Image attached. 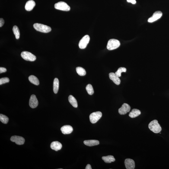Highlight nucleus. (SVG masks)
Instances as JSON below:
<instances>
[{"label":"nucleus","instance_id":"obj_23","mask_svg":"<svg viewBox=\"0 0 169 169\" xmlns=\"http://www.w3.org/2000/svg\"><path fill=\"white\" fill-rule=\"evenodd\" d=\"M77 73L80 76H84L86 75V72L83 68L81 67H78L76 69Z\"/></svg>","mask_w":169,"mask_h":169},{"label":"nucleus","instance_id":"obj_20","mask_svg":"<svg viewBox=\"0 0 169 169\" xmlns=\"http://www.w3.org/2000/svg\"><path fill=\"white\" fill-rule=\"evenodd\" d=\"M104 162L107 163H111L115 161V159L112 155H108L106 156H103L102 158Z\"/></svg>","mask_w":169,"mask_h":169},{"label":"nucleus","instance_id":"obj_17","mask_svg":"<svg viewBox=\"0 0 169 169\" xmlns=\"http://www.w3.org/2000/svg\"><path fill=\"white\" fill-rule=\"evenodd\" d=\"M84 145L88 146H93L98 145L99 144V142L95 140H85L84 141Z\"/></svg>","mask_w":169,"mask_h":169},{"label":"nucleus","instance_id":"obj_32","mask_svg":"<svg viewBox=\"0 0 169 169\" xmlns=\"http://www.w3.org/2000/svg\"><path fill=\"white\" fill-rule=\"evenodd\" d=\"M86 169H91L92 168L91 166V165H90L89 164H87L86 167Z\"/></svg>","mask_w":169,"mask_h":169},{"label":"nucleus","instance_id":"obj_26","mask_svg":"<svg viewBox=\"0 0 169 169\" xmlns=\"http://www.w3.org/2000/svg\"><path fill=\"white\" fill-rule=\"evenodd\" d=\"M9 119L5 115L1 114H0V121L4 124H7L8 123Z\"/></svg>","mask_w":169,"mask_h":169},{"label":"nucleus","instance_id":"obj_6","mask_svg":"<svg viewBox=\"0 0 169 169\" xmlns=\"http://www.w3.org/2000/svg\"><path fill=\"white\" fill-rule=\"evenodd\" d=\"M102 116V113L100 112H94L89 116L90 120L92 123H95L99 120Z\"/></svg>","mask_w":169,"mask_h":169},{"label":"nucleus","instance_id":"obj_18","mask_svg":"<svg viewBox=\"0 0 169 169\" xmlns=\"http://www.w3.org/2000/svg\"><path fill=\"white\" fill-rule=\"evenodd\" d=\"M141 112L138 109H134L130 113L129 115V117L134 118L137 117L141 114Z\"/></svg>","mask_w":169,"mask_h":169},{"label":"nucleus","instance_id":"obj_27","mask_svg":"<svg viewBox=\"0 0 169 169\" xmlns=\"http://www.w3.org/2000/svg\"><path fill=\"white\" fill-rule=\"evenodd\" d=\"M126 68L123 67H121L118 69L115 74L119 77H120L121 75V73L122 72H126Z\"/></svg>","mask_w":169,"mask_h":169},{"label":"nucleus","instance_id":"obj_15","mask_svg":"<svg viewBox=\"0 0 169 169\" xmlns=\"http://www.w3.org/2000/svg\"><path fill=\"white\" fill-rule=\"evenodd\" d=\"M36 5V3L33 0H30L26 3L25 8L27 11H31Z\"/></svg>","mask_w":169,"mask_h":169},{"label":"nucleus","instance_id":"obj_9","mask_svg":"<svg viewBox=\"0 0 169 169\" xmlns=\"http://www.w3.org/2000/svg\"><path fill=\"white\" fill-rule=\"evenodd\" d=\"M11 140L12 142H15L16 144L18 145H23L25 142L24 138L22 137L17 136L11 137Z\"/></svg>","mask_w":169,"mask_h":169},{"label":"nucleus","instance_id":"obj_25","mask_svg":"<svg viewBox=\"0 0 169 169\" xmlns=\"http://www.w3.org/2000/svg\"><path fill=\"white\" fill-rule=\"evenodd\" d=\"M86 90L88 94L90 95H92L94 94V88H93L91 84H87L86 87Z\"/></svg>","mask_w":169,"mask_h":169},{"label":"nucleus","instance_id":"obj_10","mask_svg":"<svg viewBox=\"0 0 169 169\" xmlns=\"http://www.w3.org/2000/svg\"><path fill=\"white\" fill-rule=\"evenodd\" d=\"M38 105V101L35 95H32L29 100V105L31 108H34L37 107Z\"/></svg>","mask_w":169,"mask_h":169},{"label":"nucleus","instance_id":"obj_13","mask_svg":"<svg viewBox=\"0 0 169 169\" xmlns=\"http://www.w3.org/2000/svg\"><path fill=\"white\" fill-rule=\"evenodd\" d=\"M61 130L62 133L64 134H70L73 131L72 127L68 125H65L62 126Z\"/></svg>","mask_w":169,"mask_h":169},{"label":"nucleus","instance_id":"obj_11","mask_svg":"<svg viewBox=\"0 0 169 169\" xmlns=\"http://www.w3.org/2000/svg\"><path fill=\"white\" fill-rule=\"evenodd\" d=\"M162 13L160 11H157L154 12L152 16L148 19V21L149 22L152 23L156 21L161 17Z\"/></svg>","mask_w":169,"mask_h":169},{"label":"nucleus","instance_id":"obj_28","mask_svg":"<svg viewBox=\"0 0 169 169\" xmlns=\"http://www.w3.org/2000/svg\"><path fill=\"white\" fill-rule=\"evenodd\" d=\"M9 79L8 78H1L0 79V85L9 82Z\"/></svg>","mask_w":169,"mask_h":169},{"label":"nucleus","instance_id":"obj_4","mask_svg":"<svg viewBox=\"0 0 169 169\" xmlns=\"http://www.w3.org/2000/svg\"><path fill=\"white\" fill-rule=\"evenodd\" d=\"M55 8L56 9L66 11H70L71 9L70 7L66 3L62 1H61L55 4Z\"/></svg>","mask_w":169,"mask_h":169},{"label":"nucleus","instance_id":"obj_1","mask_svg":"<svg viewBox=\"0 0 169 169\" xmlns=\"http://www.w3.org/2000/svg\"><path fill=\"white\" fill-rule=\"evenodd\" d=\"M148 128L150 130L155 133H159L162 130L161 126L156 120H154L150 122L148 125Z\"/></svg>","mask_w":169,"mask_h":169},{"label":"nucleus","instance_id":"obj_2","mask_svg":"<svg viewBox=\"0 0 169 169\" xmlns=\"http://www.w3.org/2000/svg\"><path fill=\"white\" fill-rule=\"evenodd\" d=\"M33 27L37 31L43 33H48L52 30L51 28L49 26L39 23H35L33 24Z\"/></svg>","mask_w":169,"mask_h":169},{"label":"nucleus","instance_id":"obj_31","mask_svg":"<svg viewBox=\"0 0 169 169\" xmlns=\"http://www.w3.org/2000/svg\"><path fill=\"white\" fill-rule=\"evenodd\" d=\"M127 2L131 3L132 4H135L136 3V0H127Z\"/></svg>","mask_w":169,"mask_h":169},{"label":"nucleus","instance_id":"obj_16","mask_svg":"<svg viewBox=\"0 0 169 169\" xmlns=\"http://www.w3.org/2000/svg\"><path fill=\"white\" fill-rule=\"evenodd\" d=\"M50 147L52 149L56 151H58L61 149L62 145L60 142L58 141H54L52 143Z\"/></svg>","mask_w":169,"mask_h":169},{"label":"nucleus","instance_id":"obj_24","mask_svg":"<svg viewBox=\"0 0 169 169\" xmlns=\"http://www.w3.org/2000/svg\"><path fill=\"white\" fill-rule=\"evenodd\" d=\"M13 32L15 35L16 38L19 39L20 37V32L18 27L17 26H14L13 28Z\"/></svg>","mask_w":169,"mask_h":169},{"label":"nucleus","instance_id":"obj_21","mask_svg":"<svg viewBox=\"0 0 169 169\" xmlns=\"http://www.w3.org/2000/svg\"><path fill=\"white\" fill-rule=\"evenodd\" d=\"M29 81L30 82L35 85H38L40 84L39 81L37 77L33 75H30L29 77Z\"/></svg>","mask_w":169,"mask_h":169},{"label":"nucleus","instance_id":"obj_5","mask_svg":"<svg viewBox=\"0 0 169 169\" xmlns=\"http://www.w3.org/2000/svg\"><path fill=\"white\" fill-rule=\"evenodd\" d=\"M21 56L24 60L30 62H33L35 61L36 59L35 56L28 52H23L21 54Z\"/></svg>","mask_w":169,"mask_h":169},{"label":"nucleus","instance_id":"obj_14","mask_svg":"<svg viewBox=\"0 0 169 169\" xmlns=\"http://www.w3.org/2000/svg\"><path fill=\"white\" fill-rule=\"evenodd\" d=\"M109 77L110 79L116 85H119L120 84L121 80L120 78L114 73L111 72L109 73Z\"/></svg>","mask_w":169,"mask_h":169},{"label":"nucleus","instance_id":"obj_12","mask_svg":"<svg viewBox=\"0 0 169 169\" xmlns=\"http://www.w3.org/2000/svg\"><path fill=\"white\" fill-rule=\"evenodd\" d=\"M124 164L127 169H134L135 168L134 161L131 159H126L125 160Z\"/></svg>","mask_w":169,"mask_h":169},{"label":"nucleus","instance_id":"obj_29","mask_svg":"<svg viewBox=\"0 0 169 169\" xmlns=\"http://www.w3.org/2000/svg\"><path fill=\"white\" fill-rule=\"evenodd\" d=\"M7 71V69L5 68L1 67H0V73H2L5 72Z\"/></svg>","mask_w":169,"mask_h":169},{"label":"nucleus","instance_id":"obj_8","mask_svg":"<svg viewBox=\"0 0 169 169\" xmlns=\"http://www.w3.org/2000/svg\"><path fill=\"white\" fill-rule=\"evenodd\" d=\"M130 106L127 103H124L122 105V107L119 109V112L120 115H125L130 111Z\"/></svg>","mask_w":169,"mask_h":169},{"label":"nucleus","instance_id":"obj_3","mask_svg":"<svg viewBox=\"0 0 169 169\" xmlns=\"http://www.w3.org/2000/svg\"><path fill=\"white\" fill-rule=\"evenodd\" d=\"M120 43L119 40L111 39L108 42L107 48L109 50H113L117 48L120 46Z\"/></svg>","mask_w":169,"mask_h":169},{"label":"nucleus","instance_id":"obj_22","mask_svg":"<svg viewBox=\"0 0 169 169\" xmlns=\"http://www.w3.org/2000/svg\"><path fill=\"white\" fill-rule=\"evenodd\" d=\"M68 100L70 104L75 108H77L78 107V103L77 100L72 95H70L68 97Z\"/></svg>","mask_w":169,"mask_h":169},{"label":"nucleus","instance_id":"obj_19","mask_svg":"<svg viewBox=\"0 0 169 169\" xmlns=\"http://www.w3.org/2000/svg\"><path fill=\"white\" fill-rule=\"evenodd\" d=\"M59 82L57 78H55L54 80L53 89L54 93L57 94L59 89Z\"/></svg>","mask_w":169,"mask_h":169},{"label":"nucleus","instance_id":"obj_30","mask_svg":"<svg viewBox=\"0 0 169 169\" xmlns=\"http://www.w3.org/2000/svg\"><path fill=\"white\" fill-rule=\"evenodd\" d=\"M4 23H5V21H4L3 19L1 18V19H0V27H2L3 26Z\"/></svg>","mask_w":169,"mask_h":169},{"label":"nucleus","instance_id":"obj_7","mask_svg":"<svg viewBox=\"0 0 169 169\" xmlns=\"http://www.w3.org/2000/svg\"><path fill=\"white\" fill-rule=\"evenodd\" d=\"M90 38L89 36L87 35L84 36L81 40H80L79 46L80 49H84L86 47L87 45L89 43Z\"/></svg>","mask_w":169,"mask_h":169}]
</instances>
